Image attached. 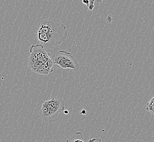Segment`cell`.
Returning a JSON list of instances; mask_svg holds the SVG:
<instances>
[{"mask_svg": "<svg viewBox=\"0 0 154 142\" xmlns=\"http://www.w3.org/2000/svg\"><path fill=\"white\" fill-rule=\"evenodd\" d=\"M66 27L57 19H47L41 21L35 37L45 49H54L67 37Z\"/></svg>", "mask_w": 154, "mask_h": 142, "instance_id": "6da1fadb", "label": "cell"}, {"mask_svg": "<svg viewBox=\"0 0 154 142\" xmlns=\"http://www.w3.org/2000/svg\"><path fill=\"white\" fill-rule=\"evenodd\" d=\"M27 62L30 69L37 74L47 76L54 71L53 60L42 45L31 46Z\"/></svg>", "mask_w": 154, "mask_h": 142, "instance_id": "7a4b0ae2", "label": "cell"}, {"mask_svg": "<svg viewBox=\"0 0 154 142\" xmlns=\"http://www.w3.org/2000/svg\"><path fill=\"white\" fill-rule=\"evenodd\" d=\"M39 112L41 118L48 123H55L59 119L60 113L65 109V102L62 99L51 98L47 101H42Z\"/></svg>", "mask_w": 154, "mask_h": 142, "instance_id": "3957f363", "label": "cell"}, {"mask_svg": "<svg viewBox=\"0 0 154 142\" xmlns=\"http://www.w3.org/2000/svg\"><path fill=\"white\" fill-rule=\"evenodd\" d=\"M54 64L61 69H72L75 71L79 69L80 65L72 54L65 51H59L52 56Z\"/></svg>", "mask_w": 154, "mask_h": 142, "instance_id": "277c9868", "label": "cell"}, {"mask_svg": "<svg viewBox=\"0 0 154 142\" xmlns=\"http://www.w3.org/2000/svg\"><path fill=\"white\" fill-rule=\"evenodd\" d=\"M66 142H85L83 138V133L81 132H77L70 138L67 139Z\"/></svg>", "mask_w": 154, "mask_h": 142, "instance_id": "5b68a950", "label": "cell"}, {"mask_svg": "<svg viewBox=\"0 0 154 142\" xmlns=\"http://www.w3.org/2000/svg\"><path fill=\"white\" fill-rule=\"evenodd\" d=\"M146 110L154 116V96L146 104Z\"/></svg>", "mask_w": 154, "mask_h": 142, "instance_id": "8992f818", "label": "cell"}, {"mask_svg": "<svg viewBox=\"0 0 154 142\" xmlns=\"http://www.w3.org/2000/svg\"><path fill=\"white\" fill-rule=\"evenodd\" d=\"M83 3L86 5L90 11H92L94 8L95 0H83Z\"/></svg>", "mask_w": 154, "mask_h": 142, "instance_id": "52a82bcc", "label": "cell"}, {"mask_svg": "<svg viewBox=\"0 0 154 142\" xmlns=\"http://www.w3.org/2000/svg\"><path fill=\"white\" fill-rule=\"evenodd\" d=\"M87 142H102V140L101 138H94L92 139H89Z\"/></svg>", "mask_w": 154, "mask_h": 142, "instance_id": "ba28073f", "label": "cell"}, {"mask_svg": "<svg viewBox=\"0 0 154 142\" xmlns=\"http://www.w3.org/2000/svg\"><path fill=\"white\" fill-rule=\"evenodd\" d=\"M65 114H68L69 113V112H68V110H66L65 111Z\"/></svg>", "mask_w": 154, "mask_h": 142, "instance_id": "9c48e42d", "label": "cell"}, {"mask_svg": "<svg viewBox=\"0 0 154 142\" xmlns=\"http://www.w3.org/2000/svg\"><path fill=\"white\" fill-rule=\"evenodd\" d=\"M96 1H97V2H98L99 3H101V2H102V1H103V0H96Z\"/></svg>", "mask_w": 154, "mask_h": 142, "instance_id": "30bf717a", "label": "cell"}]
</instances>
